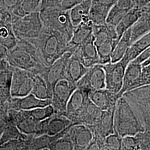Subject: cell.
I'll return each instance as SVG.
<instances>
[{"instance_id": "obj_1", "label": "cell", "mask_w": 150, "mask_h": 150, "mask_svg": "<svg viewBox=\"0 0 150 150\" xmlns=\"http://www.w3.org/2000/svg\"><path fill=\"white\" fill-rule=\"evenodd\" d=\"M28 41L35 46L40 59L47 67L65 53L72 51L67 38L60 32L48 27L43 26L37 38Z\"/></svg>"}, {"instance_id": "obj_2", "label": "cell", "mask_w": 150, "mask_h": 150, "mask_svg": "<svg viewBox=\"0 0 150 150\" xmlns=\"http://www.w3.org/2000/svg\"><path fill=\"white\" fill-rule=\"evenodd\" d=\"M5 59L12 67L26 70L34 75L41 74L47 67L40 59L35 46L27 40H18L16 46L8 50Z\"/></svg>"}, {"instance_id": "obj_3", "label": "cell", "mask_w": 150, "mask_h": 150, "mask_svg": "<svg viewBox=\"0 0 150 150\" xmlns=\"http://www.w3.org/2000/svg\"><path fill=\"white\" fill-rule=\"evenodd\" d=\"M145 127L123 97L118 98L114 112V131L122 138L127 136H135L144 132Z\"/></svg>"}, {"instance_id": "obj_4", "label": "cell", "mask_w": 150, "mask_h": 150, "mask_svg": "<svg viewBox=\"0 0 150 150\" xmlns=\"http://www.w3.org/2000/svg\"><path fill=\"white\" fill-rule=\"evenodd\" d=\"M40 15L43 26L60 32L70 41L75 27L71 21L69 11L59 7H49L40 10Z\"/></svg>"}, {"instance_id": "obj_5", "label": "cell", "mask_w": 150, "mask_h": 150, "mask_svg": "<svg viewBox=\"0 0 150 150\" xmlns=\"http://www.w3.org/2000/svg\"><path fill=\"white\" fill-rule=\"evenodd\" d=\"M145 129L150 125V84L139 86L123 93Z\"/></svg>"}, {"instance_id": "obj_6", "label": "cell", "mask_w": 150, "mask_h": 150, "mask_svg": "<svg viewBox=\"0 0 150 150\" xmlns=\"http://www.w3.org/2000/svg\"><path fill=\"white\" fill-rule=\"evenodd\" d=\"M12 26L17 40H30L37 38L43 27L40 11L16 18L12 22Z\"/></svg>"}, {"instance_id": "obj_7", "label": "cell", "mask_w": 150, "mask_h": 150, "mask_svg": "<svg viewBox=\"0 0 150 150\" xmlns=\"http://www.w3.org/2000/svg\"><path fill=\"white\" fill-rule=\"evenodd\" d=\"M77 88L76 83L65 79L59 81L52 89L51 105L54 113L64 115L67 103L73 92Z\"/></svg>"}, {"instance_id": "obj_8", "label": "cell", "mask_w": 150, "mask_h": 150, "mask_svg": "<svg viewBox=\"0 0 150 150\" xmlns=\"http://www.w3.org/2000/svg\"><path fill=\"white\" fill-rule=\"evenodd\" d=\"M77 88L90 93L91 91L106 88L105 72L101 64L88 69L87 72L76 82Z\"/></svg>"}, {"instance_id": "obj_9", "label": "cell", "mask_w": 150, "mask_h": 150, "mask_svg": "<svg viewBox=\"0 0 150 150\" xmlns=\"http://www.w3.org/2000/svg\"><path fill=\"white\" fill-rule=\"evenodd\" d=\"M10 122L23 134L35 137L38 133L40 122L28 112V110H16L10 109L7 111Z\"/></svg>"}, {"instance_id": "obj_10", "label": "cell", "mask_w": 150, "mask_h": 150, "mask_svg": "<svg viewBox=\"0 0 150 150\" xmlns=\"http://www.w3.org/2000/svg\"><path fill=\"white\" fill-rule=\"evenodd\" d=\"M101 66L105 72L106 88L118 96L122 88L123 76L127 64L121 59L115 63L110 62Z\"/></svg>"}, {"instance_id": "obj_11", "label": "cell", "mask_w": 150, "mask_h": 150, "mask_svg": "<svg viewBox=\"0 0 150 150\" xmlns=\"http://www.w3.org/2000/svg\"><path fill=\"white\" fill-rule=\"evenodd\" d=\"M34 74L20 69H13L11 93L12 97L25 96L31 93Z\"/></svg>"}, {"instance_id": "obj_12", "label": "cell", "mask_w": 150, "mask_h": 150, "mask_svg": "<svg viewBox=\"0 0 150 150\" xmlns=\"http://www.w3.org/2000/svg\"><path fill=\"white\" fill-rule=\"evenodd\" d=\"M73 123L64 115L54 113L47 118L40 122L38 133L35 137L42 134L54 136L61 132Z\"/></svg>"}, {"instance_id": "obj_13", "label": "cell", "mask_w": 150, "mask_h": 150, "mask_svg": "<svg viewBox=\"0 0 150 150\" xmlns=\"http://www.w3.org/2000/svg\"><path fill=\"white\" fill-rule=\"evenodd\" d=\"M65 134L72 141L75 150H86L93 138L91 129L81 124L72 125L67 129Z\"/></svg>"}, {"instance_id": "obj_14", "label": "cell", "mask_w": 150, "mask_h": 150, "mask_svg": "<svg viewBox=\"0 0 150 150\" xmlns=\"http://www.w3.org/2000/svg\"><path fill=\"white\" fill-rule=\"evenodd\" d=\"M72 54L87 68L98 64V55L94 42L93 35L74 49Z\"/></svg>"}, {"instance_id": "obj_15", "label": "cell", "mask_w": 150, "mask_h": 150, "mask_svg": "<svg viewBox=\"0 0 150 150\" xmlns=\"http://www.w3.org/2000/svg\"><path fill=\"white\" fill-rule=\"evenodd\" d=\"M72 53L67 52L51 65L46 67L41 75L52 90L59 81L64 79V71L67 60Z\"/></svg>"}, {"instance_id": "obj_16", "label": "cell", "mask_w": 150, "mask_h": 150, "mask_svg": "<svg viewBox=\"0 0 150 150\" xmlns=\"http://www.w3.org/2000/svg\"><path fill=\"white\" fill-rule=\"evenodd\" d=\"M142 66L132 61L127 64L123 76V84L121 91L118 93V98L123 93L140 86Z\"/></svg>"}, {"instance_id": "obj_17", "label": "cell", "mask_w": 150, "mask_h": 150, "mask_svg": "<svg viewBox=\"0 0 150 150\" xmlns=\"http://www.w3.org/2000/svg\"><path fill=\"white\" fill-rule=\"evenodd\" d=\"M118 0H92L89 16L95 25L106 23L109 11Z\"/></svg>"}, {"instance_id": "obj_18", "label": "cell", "mask_w": 150, "mask_h": 150, "mask_svg": "<svg viewBox=\"0 0 150 150\" xmlns=\"http://www.w3.org/2000/svg\"><path fill=\"white\" fill-rule=\"evenodd\" d=\"M103 111L89 99L85 107L71 119L74 124L84 125L88 127L93 126L102 115Z\"/></svg>"}, {"instance_id": "obj_19", "label": "cell", "mask_w": 150, "mask_h": 150, "mask_svg": "<svg viewBox=\"0 0 150 150\" xmlns=\"http://www.w3.org/2000/svg\"><path fill=\"white\" fill-rule=\"evenodd\" d=\"M51 104V100H42L30 93L25 96L12 97L9 103V110H31L38 107H45Z\"/></svg>"}, {"instance_id": "obj_20", "label": "cell", "mask_w": 150, "mask_h": 150, "mask_svg": "<svg viewBox=\"0 0 150 150\" xmlns=\"http://www.w3.org/2000/svg\"><path fill=\"white\" fill-rule=\"evenodd\" d=\"M88 96L91 101L102 111L114 108L118 99L117 94L106 88L91 91Z\"/></svg>"}, {"instance_id": "obj_21", "label": "cell", "mask_w": 150, "mask_h": 150, "mask_svg": "<svg viewBox=\"0 0 150 150\" xmlns=\"http://www.w3.org/2000/svg\"><path fill=\"white\" fill-rule=\"evenodd\" d=\"M13 69L11 66L0 71V105L4 111L9 110V103L12 96L11 93V81Z\"/></svg>"}, {"instance_id": "obj_22", "label": "cell", "mask_w": 150, "mask_h": 150, "mask_svg": "<svg viewBox=\"0 0 150 150\" xmlns=\"http://www.w3.org/2000/svg\"><path fill=\"white\" fill-rule=\"evenodd\" d=\"M115 108L110 110L103 111L101 117L98 118L95 123L91 127L93 132L96 134L100 137L105 139L110 134L115 133L114 131V112Z\"/></svg>"}, {"instance_id": "obj_23", "label": "cell", "mask_w": 150, "mask_h": 150, "mask_svg": "<svg viewBox=\"0 0 150 150\" xmlns=\"http://www.w3.org/2000/svg\"><path fill=\"white\" fill-rule=\"evenodd\" d=\"M134 7V0H118L113 5L106 20V23L116 27L124 16Z\"/></svg>"}, {"instance_id": "obj_24", "label": "cell", "mask_w": 150, "mask_h": 150, "mask_svg": "<svg viewBox=\"0 0 150 150\" xmlns=\"http://www.w3.org/2000/svg\"><path fill=\"white\" fill-rule=\"evenodd\" d=\"M141 15L131 28V44L150 31V6L141 8Z\"/></svg>"}, {"instance_id": "obj_25", "label": "cell", "mask_w": 150, "mask_h": 150, "mask_svg": "<svg viewBox=\"0 0 150 150\" xmlns=\"http://www.w3.org/2000/svg\"><path fill=\"white\" fill-rule=\"evenodd\" d=\"M88 95V93L77 88L67 103L66 111L64 114V116L71 120L76 115L80 112L90 99Z\"/></svg>"}, {"instance_id": "obj_26", "label": "cell", "mask_w": 150, "mask_h": 150, "mask_svg": "<svg viewBox=\"0 0 150 150\" xmlns=\"http://www.w3.org/2000/svg\"><path fill=\"white\" fill-rule=\"evenodd\" d=\"M94 24L91 19L82 21L74 28L70 45L72 48L71 52L76 47L85 42L93 35V27Z\"/></svg>"}, {"instance_id": "obj_27", "label": "cell", "mask_w": 150, "mask_h": 150, "mask_svg": "<svg viewBox=\"0 0 150 150\" xmlns=\"http://www.w3.org/2000/svg\"><path fill=\"white\" fill-rule=\"evenodd\" d=\"M87 68L74 54H71L67 60L64 71V79L76 83L86 74Z\"/></svg>"}, {"instance_id": "obj_28", "label": "cell", "mask_w": 150, "mask_h": 150, "mask_svg": "<svg viewBox=\"0 0 150 150\" xmlns=\"http://www.w3.org/2000/svg\"><path fill=\"white\" fill-rule=\"evenodd\" d=\"M150 46V31L132 43L121 60L128 64Z\"/></svg>"}, {"instance_id": "obj_29", "label": "cell", "mask_w": 150, "mask_h": 150, "mask_svg": "<svg viewBox=\"0 0 150 150\" xmlns=\"http://www.w3.org/2000/svg\"><path fill=\"white\" fill-rule=\"evenodd\" d=\"M69 127L54 136L42 134L37 137L30 136L28 139V150H48V146L55 140L63 136Z\"/></svg>"}, {"instance_id": "obj_30", "label": "cell", "mask_w": 150, "mask_h": 150, "mask_svg": "<svg viewBox=\"0 0 150 150\" xmlns=\"http://www.w3.org/2000/svg\"><path fill=\"white\" fill-rule=\"evenodd\" d=\"M141 15V8L134 7L123 17L116 26V31L118 41L126 32L134 25Z\"/></svg>"}, {"instance_id": "obj_31", "label": "cell", "mask_w": 150, "mask_h": 150, "mask_svg": "<svg viewBox=\"0 0 150 150\" xmlns=\"http://www.w3.org/2000/svg\"><path fill=\"white\" fill-rule=\"evenodd\" d=\"M31 93L42 100H51L52 90L41 75L35 74Z\"/></svg>"}, {"instance_id": "obj_32", "label": "cell", "mask_w": 150, "mask_h": 150, "mask_svg": "<svg viewBox=\"0 0 150 150\" xmlns=\"http://www.w3.org/2000/svg\"><path fill=\"white\" fill-rule=\"evenodd\" d=\"M92 0H85L69 10L70 19L74 27L89 16Z\"/></svg>"}, {"instance_id": "obj_33", "label": "cell", "mask_w": 150, "mask_h": 150, "mask_svg": "<svg viewBox=\"0 0 150 150\" xmlns=\"http://www.w3.org/2000/svg\"><path fill=\"white\" fill-rule=\"evenodd\" d=\"M131 45V28H129L124 33L113 49L111 54V62L115 63L122 59Z\"/></svg>"}, {"instance_id": "obj_34", "label": "cell", "mask_w": 150, "mask_h": 150, "mask_svg": "<svg viewBox=\"0 0 150 150\" xmlns=\"http://www.w3.org/2000/svg\"><path fill=\"white\" fill-rule=\"evenodd\" d=\"M11 23L0 24V43L8 50L13 48L17 43Z\"/></svg>"}, {"instance_id": "obj_35", "label": "cell", "mask_w": 150, "mask_h": 150, "mask_svg": "<svg viewBox=\"0 0 150 150\" xmlns=\"http://www.w3.org/2000/svg\"><path fill=\"white\" fill-rule=\"evenodd\" d=\"M42 0H23L21 5L12 11L13 20L35 11H40Z\"/></svg>"}, {"instance_id": "obj_36", "label": "cell", "mask_w": 150, "mask_h": 150, "mask_svg": "<svg viewBox=\"0 0 150 150\" xmlns=\"http://www.w3.org/2000/svg\"><path fill=\"white\" fill-rule=\"evenodd\" d=\"M30 136L29 135L22 134L15 125L10 122L0 137V145L11 139H26Z\"/></svg>"}, {"instance_id": "obj_37", "label": "cell", "mask_w": 150, "mask_h": 150, "mask_svg": "<svg viewBox=\"0 0 150 150\" xmlns=\"http://www.w3.org/2000/svg\"><path fill=\"white\" fill-rule=\"evenodd\" d=\"M28 111L31 116L38 121H43L54 113V107L51 104L45 107H38Z\"/></svg>"}, {"instance_id": "obj_38", "label": "cell", "mask_w": 150, "mask_h": 150, "mask_svg": "<svg viewBox=\"0 0 150 150\" xmlns=\"http://www.w3.org/2000/svg\"><path fill=\"white\" fill-rule=\"evenodd\" d=\"M48 150H74V147L72 141L64 134L63 136L55 140L50 145L48 146Z\"/></svg>"}, {"instance_id": "obj_39", "label": "cell", "mask_w": 150, "mask_h": 150, "mask_svg": "<svg viewBox=\"0 0 150 150\" xmlns=\"http://www.w3.org/2000/svg\"><path fill=\"white\" fill-rule=\"evenodd\" d=\"M28 138L26 139H15L10 140L0 145V150H28Z\"/></svg>"}, {"instance_id": "obj_40", "label": "cell", "mask_w": 150, "mask_h": 150, "mask_svg": "<svg viewBox=\"0 0 150 150\" xmlns=\"http://www.w3.org/2000/svg\"><path fill=\"white\" fill-rule=\"evenodd\" d=\"M122 139L115 133L107 136L105 139V150H121Z\"/></svg>"}, {"instance_id": "obj_41", "label": "cell", "mask_w": 150, "mask_h": 150, "mask_svg": "<svg viewBox=\"0 0 150 150\" xmlns=\"http://www.w3.org/2000/svg\"><path fill=\"white\" fill-rule=\"evenodd\" d=\"M138 142L139 150H150V131L145 129L144 132L135 135Z\"/></svg>"}, {"instance_id": "obj_42", "label": "cell", "mask_w": 150, "mask_h": 150, "mask_svg": "<svg viewBox=\"0 0 150 150\" xmlns=\"http://www.w3.org/2000/svg\"><path fill=\"white\" fill-rule=\"evenodd\" d=\"M121 150H139L138 142L135 136H127L122 137Z\"/></svg>"}, {"instance_id": "obj_43", "label": "cell", "mask_w": 150, "mask_h": 150, "mask_svg": "<svg viewBox=\"0 0 150 150\" xmlns=\"http://www.w3.org/2000/svg\"><path fill=\"white\" fill-rule=\"evenodd\" d=\"M23 0H0V6L12 14L16 7L21 5Z\"/></svg>"}, {"instance_id": "obj_44", "label": "cell", "mask_w": 150, "mask_h": 150, "mask_svg": "<svg viewBox=\"0 0 150 150\" xmlns=\"http://www.w3.org/2000/svg\"><path fill=\"white\" fill-rule=\"evenodd\" d=\"M150 84V63L142 66L140 86Z\"/></svg>"}, {"instance_id": "obj_45", "label": "cell", "mask_w": 150, "mask_h": 150, "mask_svg": "<svg viewBox=\"0 0 150 150\" xmlns=\"http://www.w3.org/2000/svg\"><path fill=\"white\" fill-rule=\"evenodd\" d=\"M85 0H61L59 7L63 10L69 11L75 6L79 4Z\"/></svg>"}, {"instance_id": "obj_46", "label": "cell", "mask_w": 150, "mask_h": 150, "mask_svg": "<svg viewBox=\"0 0 150 150\" xmlns=\"http://www.w3.org/2000/svg\"><path fill=\"white\" fill-rule=\"evenodd\" d=\"M13 20L12 15L0 6V24L6 23H12Z\"/></svg>"}, {"instance_id": "obj_47", "label": "cell", "mask_w": 150, "mask_h": 150, "mask_svg": "<svg viewBox=\"0 0 150 150\" xmlns=\"http://www.w3.org/2000/svg\"><path fill=\"white\" fill-rule=\"evenodd\" d=\"M9 122L7 111H0V137Z\"/></svg>"}, {"instance_id": "obj_48", "label": "cell", "mask_w": 150, "mask_h": 150, "mask_svg": "<svg viewBox=\"0 0 150 150\" xmlns=\"http://www.w3.org/2000/svg\"><path fill=\"white\" fill-rule=\"evenodd\" d=\"M150 57V46L146 48L145 51H144L139 56L136 57L132 62L135 63H138L140 64H142L147 59H149Z\"/></svg>"}, {"instance_id": "obj_49", "label": "cell", "mask_w": 150, "mask_h": 150, "mask_svg": "<svg viewBox=\"0 0 150 150\" xmlns=\"http://www.w3.org/2000/svg\"><path fill=\"white\" fill-rule=\"evenodd\" d=\"M61 1V0H42L40 11L49 7H59Z\"/></svg>"}, {"instance_id": "obj_50", "label": "cell", "mask_w": 150, "mask_h": 150, "mask_svg": "<svg viewBox=\"0 0 150 150\" xmlns=\"http://www.w3.org/2000/svg\"><path fill=\"white\" fill-rule=\"evenodd\" d=\"M136 7L142 8L149 5L150 0H134Z\"/></svg>"}, {"instance_id": "obj_51", "label": "cell", "mask_w": 150, "mask_h": 150, "mask_svg": "<svg viewBox=\"0 0 150 150\" xmlns=\"http://www.w3.org/2000/svg\"><path fill=\"white\" fill-rule=\"evenodd\" d=\"M8 50L0 43V59H6Z\"/></svg>"}, {"instance_id": "obj_52", "label": "cell", "mask_w": 150, "mask_h": 150, "mask_svg": "<svg viewBox=\"0 0 150 150\" xmlns=\"http://www.w3.org/2000/svg\"><path fill=\"white\" fill-rule=\"evenodd\" d=\"M9 64L5 59H0V71L6 69Z\"/></svg>"}, {"instance_id": "obj_53", "label": "cell", "mask_w": 150, "mask_h": 150, "mask_svg": "<svg viewBox=\"0 0 150 150\" xmlns=\"http://www.w3.org/2000/svg\"><path fill=\"white\" fill-rule=\"evenodd\" d=\"M0 111H4L3 110V109H2V108L1 106V105H0ZM5 112H7V111H5Z\"/></svg>"}, {"instance_id": "obj_54", "label": "cell", "mask_w": 150, "mask_h": 150, "mask_svg": "<svg viewBox=\"0 0 150 150\" xmlns=\"http://www.w3.org/2000/svg\"><path fill=\"white\" fill-rule=\"evenodd\" d=\"M146 129H148V130H150V125H149L147 127H146Z\"/></svg>"}, {"instance_id": "obj_55", "label": "cell", "mask_w": 150, "mask_h": 150, "mask_svg": "<svg viewBox=\"0 0 150 150\" xmlns=\"http://www.w3.org/2000/svg\"><path fill=\"white\" fill-rule=\"evenodd\" d=\"M150 5V4H149V5Z\"/></svg>"}]
</instances>
